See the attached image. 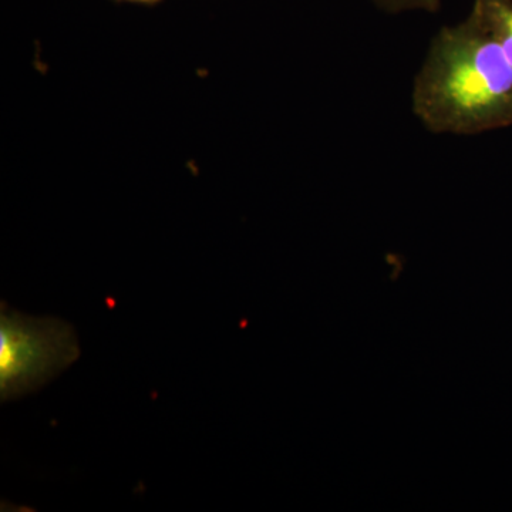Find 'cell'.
<instances>
[{"instance_id":"3957f363","label":"cell","mask_w":512,"mask_h":512,"mask_svg":"<svg viewBox=\"0 0 512 512\" xmlns=\"http://www.w3.org/2000/svg\"><path fill=\"white\" fill-rule=\"evenodd\" d=\"M473 8L483 16L512 66V0H474Z\"/></svg>"},{"instance_id":"277c9868","label":"cell","mask_w":512,"mask_h":512,"mask_svg":"<svg viewBox=\"0 0 512 512\" xmlns=\"http://www.w3.org/2000/svg\"><path fill=\"white\" fill-rule=\"evenodd\" d=\"M382 8L392 12H403V10H426V12H437L441 0H375Z\"/></svg>"},{"instance_id":"5b68a950","label":"cell","mask_w":512,"mask_h":512,"mask_svg":"<svg viewBox=\"0 0 512 512\" xmlns=\"http://www.w3.org/2000/svg\"><path fill=\"white\" fill-rule=\"evenodd\" d=\"M116 2L137 3V5H157L161 0H116Z\"/></svg>"},{"instance_id":"7a4b0ae2","label":"cell","mask_w":512,"mask_h":512,"mask_svg":"<svg viewBox=\"0 0 512 512\" xmlns=\"http://www.w3.org/2000/svg\"><path fill=\"white\" fill-rule=\"evenodd\" d=\"M80 357L79 338L62 319L36 318L0 305V399L36 393Z\"/></svg>"},{"instance_id":"6da1fadb","label":"cell","mask_w":512,"mask_h":512,"mask_svg":"<svg viewBox=\"0 0 512 512\" xmlns=\"http://www.w3.org/2000/svg\"><path fill=\"white\" fill-rule=\"evenodd\" d=\"M413 110L433 133L512 126V66L476 9L434 37L414 82Z\"/></svg>"}]
</instances>
